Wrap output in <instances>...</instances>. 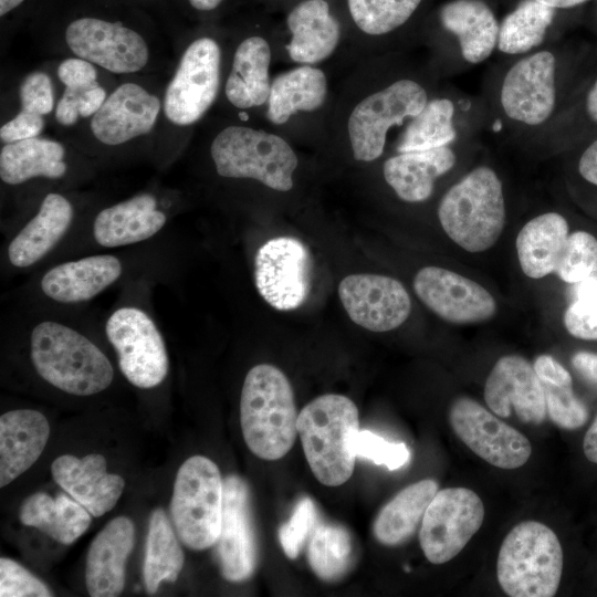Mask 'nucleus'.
<instances>
[{
  "label": "nucleus",
  "instance_id": "49530a36",
  "mask_svg": "<svg viewBox=\"0 0 597 597\" xmlns=\"http://www.w3.org/2000/svg\"><path fill=\"white\" fill-rule=\"evenodd\" d=\"M1 597H51V589L13 559L0 558Z\"/></svg>",
  "mask_w": 597,
  "mask_h": 597
},
{
  "label": "nucleus",
  "instance_id": "f03ea898",
  "mask_svg": "<svg viewBox=\"0 0 597 597\" xmlns=\"http://www.w3.org/2000/svg\"><path fill=\"white\" fill-rule=\"evenodd\" d=\"M358 428V409L344 395H322L300 411L297 433L307 463L322 484L338 486L352 476L357 458L353 440Z\"/></svg>",
  "mask_w": 597,
  "mask_h": 597
},
{
  "label": "nucleus",
  "instance_id": "9b49d317",
  "mask_svg": "<svg viewBox=\"0 0 597 597\" xmlns=\"http://www.w3.org/2000/svg\"><path fill=\"white\" fill-rule=\"evenodd\" d=\"M480 496L467 488L438 491L421 521L419 542L427 559L443 564L455 557L484 520Z\"/></svg>",
  "mask_w": 597,
  "mask_h": 597
},
{
  "label": "nucleus",
  "instance_id": "0eeeda50",
  "mask_svg": "<svg viewBox=\"0 0 597 597\" xmlns=\"http://www.w3.org/2000/svg\"><path fill=\"white\" fill-rule=\"evenodd\" d=\"M426 88L411 78H399L360 96L345 119L352 156L362 163L378 159L388 132L418 115L428 103Z\"/></svg>",
  "mask_w": 597,
  "mask_h": 597
},
{
  "label": "nucleus",
  "instance_id": "c9c22d12",
  "mask_svg": "<svg viewBox=\"0 0 597 597\" xmlns=\"http://www.w3.org/2000/svg\"><path fill=\"white\" fill-rule=\"evenodd\" d=\"M176 534L165 511L156 509L151 512L143 567L149 595L155 594L163 582H176L182 569L185 557Z\"/></svg>",
  "mask_w": 597,
  "mask_h": 597
},
{
  "label": "nucleus",
  "instance_id": "6e6552de",
  "mask_svg": "<svg viewBox=\"0 0 597 597\" xmlns=\"http://www.w3.org/2000/svg\"><path fill=\"white\" fill-rule=\"evenodd\" d=\"M223 512V479L217 464L202 455L179 468L170 502L172 525L189 548L202 551L218 541Z\"/></svg>",
  "mask_w": 597,
  "mask_h": 597
},
{
  "label": "nucleus",
  "instance_id": "a878e982",
  "mask_svg": "<svg viewBox=\"0 0 597 597\" xmlns=\"http://www.w3.org/2000/svg\"><path fill=\"white\" fill-rule=\"evenodd\" d=\"M122 273L121 261L109 254L64 262L41 280L43 293L60 303L87 301L114 283Z\"/></svg>",
  "mask_w": 597,
  "mask_h": 597
},
{
  "label": "nucleus",
  "instance_id": "f704fd0d",
  "mask_svg": "<svg viewBox=\"0 0 597 597\" xmlns=\"http://www.w3.org/2000/svg\"><path fill=\"white\" fill-rule=\"evenodd\" d=\"M437 492V482L426 479L397 493L374 522L373 532L377 541L388 546L406 542L416 532Z\"/></svg>",
  "mask_w": 597,
  "mask_h": 597
},
{
  "label": "nucleus",
  "instance_id": "f8f14e48",
  "mask_svg": "<svg viewBox=\"0 0 597 597\" xmlns=\"http://www.w3.org/2000/svg\"><path fill=\"white\" fill-rule=\"evenodd\" d=\"M106 336L126 379L138 388L158 386L168 373V355L160 332L142 310L122 307L106 322Z\"/></svg>",
  "mask_w": 597,
  "mask_h": 597
},
{
  "label": "nucleus",
  "instance_id": "9d476101",
  "mask_svg": "<svg viewBox=\"0 0 597 597\" xmlns=\"http://www.w3.org/2000/svg\"><path fill=\"white\" fill-rule=\"evenodd\" d=\"M64 40L74 56L112 74L139 73L150 61L147 40L118 21L95 17L75 19L66 27Z\"/></svg>",
  "mask_w": 597,
  "mask_h": 597
},
{
  "label": "nucleus",
  "instance_id": "7ed1b4c3",
  "mask_svg": "<svg viewBox=\"0 0 597 597\" xmlns=\"http://www.w3.org/2000/svg\"><path fill=\"white\" fill-rule=\"evenodd\" d=\"M31 359L44 380L71 395L101 392L114 377L108 358L94 343L56 322H42L33 328Z\"/></svg>",
  "mask_w": 597,
  "mask_h": 597
},
{
  "label": "nucleus",
  "instance_id": "ddd939ff",
  "mask_svg": "<svg viewBox=\"0 0 597 597\" xmlns=\"http://www.w3.org/2000/svg\"><path fill=\"white\" fill-rule=\"evenodd\" d=\"M312 259L297 239L276 237L256 252L254 282L262 298L280 311L301 306L311 290Z\"/></svg>",
  "mask_w": 597,
  "mask_h": 597
},
{
  "label": "nucleus",
  "instance_id": "de8ad7c7",
  "mask_svg": "<svg viewBox=\"0 0 597 597\" xmlns=\"http://www.w3.org/2000/svg\"><path fill=\"white\" fill-rule=\"evenodd\" d=\"M21 109L45 116L55 109L53 82L49 74L34 71L28 74L19 87Z\"/></svg>",
  "mask_w": 597,
  "mask_h": 597
},
{
  "label": "nucleus",
  "instance_id": "e433bc0d",
  "mask_svg": "<svg viewBox=\"0 0 597 597\" xmlns=\"http://www.w3.org/2000/svg\"><path fill=\"white\" fill-rule=\"evenodd\" d=\"M555 17V9L537 0H522L500 24L498 49L522 54L538 46Z\"/></svg>",
  "mask_w": 597,
  "mask_h": 597
},
{
  "label": "nucleus",
  "instance_id": "a18cd8bd",
  "mask_svg": "<svg viewBox=\"0 0 597 597\" xmlns=\"http://www.w3.org/2000/svg\"><path fill=\"white\" fill-rule=\"evenodd\" d=\"M316 519L314 502L307 496L301 499L290 520L279 530V540L287 557L293 559L301 553L316 526Z\"/></svg>",
  "mask_w": 597,
  "mask_h": 597
},
{
  "label": "nucleus",
  "instance_id": "2eb2a0df",
  "mask_svg": "<svg viewBox=\"0 0 597 597\" xmlns=\"http://www.w3.org/2000/svg\"><path fill=\"white\" fill-rule=\"evenodd\" d=\"M556 60L540 51L510 67L501 87V105L506 116L530 126L546 122L555 107Z\"/></svg>",
  "mask_w": 597,
  "mask_h": 597
},
{
  "label": "nucleus",
  "instance_id": "13d9d810",
  "mask_svg": "<svg viewBox=\"0 0 597 597\" xmlns=\"http://www.w3.org/2000/svg\"><path fill=\"white\" fill-rule=\"evenodd\" d=\"M586 109L589 117L597 123V80L591 86L587 98H586Z\"/></svg>",
  "mask_w": 597,
  "mask_h": 597
},
{
  "label": "nucleus",
  "instance_id": "f257e3e1",
  "mask_svg": "<svg viewBox=\"0 0 597 597\" xmlns=\"http://www.w3.org/2000/svg\"><path fill=\"white\" fill-rule=\"evenodd\" d=\"M294 392L285 374L270 364L252 367L244 378L240 422L250 451L263 460H279L297 434Z\"/></svg>",
  "mask_w": 597,
  "mask_h": 597
},
{
  "label": "nucleus",
  "instance_id": "4c0bfd02",
  "mask_svg": "<svg viewBox=\"0 0 597 597\" xmlns=\"http://www.w3.org/2000/svg\"><path fill=\"white\" fill-rule=\"evenodd\" d=\"M454 106L448 98L428 101L412 117L397 143V153L427 150L448 146L457 137L453 126Z\"/></svg>",
  "mask_w": 597,
  "mask_h": 597
},
{
  "label": "nucleus",
  "instance_id": "c03bdc74",
  "mask_svg": "<svg viewBox=\"0 0 597 597\" xmlns=\"http://www.w3.org/2000/svg\"><path fill=\"white\" fill-rule=\"evenodd\" d=\"M353 448L356 457L368 459L389 470L404 467L410 459L409 449L404 442L388 441L369 430L356 432Z\"/></svg>",
  "mask_w": 597,
  "mask_h": 597
},
{
  "label": "nucleus",
  "instance_id": "37998d69",
  "mask_svg": "<svg viewBox=\"0 0 597 597\" xmlns=\"http://www.w3.org/2000/svg\"><path fill=\"white\" fill-rule=\"evenodd\" d=\"M546 413L559 428L575 430L584 426L588 419V410L585 404L576 397L573 384L552 385L542 383Z\"/></svg>",
  "mask_w": 597,
  "mask_h": 597
},
{
  "label": "nucleus",
  "instance_id": "6e6d98bb",
  "mask_svg": "<svg viewBox=\"0 0 597 597\" xmlns=\"http://www.w3.org/2000/svg\"><path fill=\"white\" fill-rule=\"evenodd\" d=\"M578 170L585 180L597 186V139L583 153Z\"/></svg>",
  "mask_w": 597,
  "mask_h": 597
},
{
  "label": "nucleus",
  "instance_id": "5701e85b",
  "mask_svg": "<svg viewBox=\"0 0 597 597\" xmlns=\"http://www.w3.org/2000/svg\"><path fill=\"white\" fill-rule=\"evenodd\" d=\"M289 57L298 65H317L334 54L342 29L325 0H304L286 18Z\"/></svg>",
  "mask_w": 597,
  "mask_h": 597
},
{
  "label": "nucleus",
  "instance_id": "cd10ccee",
  "mask_svg": "<svg viewBox=\"0 0 597 597\" xmlns=\"http://www.w3.org/2000/svg\"><path fill=\"white\" fill-rule=\"evenodd\" d=\"M455 164V154L448 147L397 153L383 166L386 182L406 202L426 201L434 189L436 179Z\"/></svg>",
  "mask_w": 597,
  "mask_h": 597
},
{
  "label": "nucleus",
  "instance_id": "bf43d9fd",
  "mask_svg": "<svg viewBox=\"0 0 597 597\" xmlns=\"http://www.w3.org/2000/svg\"><path fill=\"white\" fill-rule=\"evenodd\" d=\"M188 2L198 11L208 12L218 8L222 0H188Z\"/></svg>",
  "mask_w": 597,
  "mask_h": 597
},
{
  "label": "nucleus",
  "instance_id": "bb28decb",
  "mask_svg": "<svg viewBox=\"0 0 597 597\" xmlns=\"http://www.w3.org/2000/svg\"><path fill=\"white\" fill-rule=\"evenodd\" d=\"M166 223L150 193L136 195L98 212L93 224L96 242L114 248L140 242L153 237Z\"/></svg>",
  "mask_w": 597,
  "mask_h": 597
},
{
  "label": "nucleus",
  "instance_id": "4be33fe9",
  "mask_svg": "<svg viewBox=\"0 0 597 597\" xmlns=\"http://www.w3.org/2000/svg\"><path fill=\"white\" fill-rule=\"evenodd\" d=\"M135 544V525L126 516L109 521L92 541L85 567L92 597H115L125 586L126 562Z\"/></svg>",
  "mask_w": 597,
  "mask_h": 597
},
{
  "label": "nucleus",
  "instance_id": "423d86ee",
  "mask_svg": "<svg viewBox=\"0 0 597 597\" xmlns=\"http://www.w3.org/2000/svg\"><path fill=\"white\" fill-rule=\"evenodd\" d=\"M563 573L558 537L537 521L516 524L504 537L496 562L503 591L512 597H552Z\"/></svg>",
  "mask_w": 597,
  "mask_h": 597
},
{
  "label": "nucleus",
  "instance_id": "603ef678",
  "mask_svg": "<svg viewBox=\"0 0 597 597\" xmlns=\"http://www.w3.org/2000/svg\"><path fill=\"white\" fill-rule=\"evenodd\" d=\"M80 94L64 88L54 109L55 119L61 126H73L81 118L78 113Z\"/></svg>",
  "mask_w": 597,
  "mask_h": 597
},
{
  "label": "nucleus",
  "instance_id": "09e8293b",
  "mask_svg": "<svg viewBox=\"0 0 597 597\" xmlns=\"http://www.w3.org/2000/svg\"><path fill=\"white\" fill-rule=\"evenodd\" d=\"M56 73L64 88L75 93H83L100 84L95 65L81 57L63 60Z\"/></svg>",
  "mask_w": 597,
  "mask_h": 597
},
{
  "label": "nucleus",
  "instance_id": "680f3d73",
  "mask_svg": "<svg viewBox=\"0 0 597 597\" xmlns=\"http://www.w3.org/2000/svg\"><path fill=\"white\" fill-rule=\"evenodd\" d=\"M23 2L24 0H0V15L4 17Z\"/></svg>",
  "mask_w": 597,
  "mask_h": 597
},
{
  "label": "nucleus",
  "instance_id": "dca6fc26",
  "mask_svg": "<svg viewBox=\"0 0 597 597\" xmlns=\"http://www.w3.org/2000/svg\"><path fill=\"white\" fill-rule=\"evenodd\" d=\"M338 296L350 320L371 332L397 328L411 312L405 286L386 275L350 274L339 282Z\"/></svg>",
  "mask_w": 597,
  "mask_h": 597
},
{
  "label": "nucleus",
  "instance_id": "1a4fd4ad",
  "mask_svg": "<svg viewBox=\"0 0 597 597\" xmlns=\"http://www.w3.org/2000/svg\"><path fill=\"white\" fill-rule=\"evenodd\" d=\"M222 51L210 36L188 44L163 96V113L175 126L199 122L214 104L221 86Z\"/></svg>",
  "mask_w": 597,
  "mask_h": 597
},
{
  "label": "nucleus",
  "instance_id": "a211bd4d",
  "mask_svg": "<svg viewBox=\"0 0 597 597\" xmlns=\"http://www.w3.org/2000/svg\"><path fill=\"white\" fill-rule=\"evenodd\" d=\"M217 553L222 576L232 583L247 580L258 563V545L251 513L250 490L235 474L223 480V512Z\"/></svg>",
  "mask_w": 597,
  "mask_h": 597
},
{
  "label": "nucleus",
  "instance_id": "8fccbe9b",
  "mask_svg": "<svg viewBox=\"0 0 597 597\" xmlns=\"http://www.w3.org/2000/svg\"><path fill=\"white\" fill-rule=\"evenodd\" d=\"M44 125V116L20 109L1 126L0 139L4 145L39 137Z\"/></svg>",
  "mask_w": 597,
  "mask_h": 597
},
{
  "label": "nucleus",
  "instance_id": "aec40b11",
  "mask_svg": "<svg viewBox=\"0 0 597 597\" xmlns=\"http://www.w3.org/2000/svg\"><path fill=\"white\" fill-rule=\"evenodd\" d=\"M484 399L502 418L512 409L525 423L540 425L546 417L542 381L533 365L519 355H505L495 363L485 381Z\"/></svg>",
  "mask_w": 597,
  "mask_h": 597
},
{
  "label": "nucleus",
  "instance_id": "20e7f679",
  "mask_svg": "<svg viewBox=\"0 0 597 597\" xmlns=\"http://www.w3.org/2000/svg\"><path fill=\"white\" fill-rule=\"evenodd\" d=\"M438 218L447 235L468 252L490 249L505 223L502 182L488 166H479L442 197Z\"/></svg>",
  "mask_w": 597,
  "mask_h": 597
},
{
  "label": "nucleus",
  "instance_id": "864d4df0",
  "mask_svg": "<svg viewBox=\"0 0 597 597\" xmlns=\"http://www.w3.org/2000/svg\"><path fill=\"white\" fill-rule=\"evenodd\" d=\"M107 96L106 90L101 84L81 93L78 95L80 117L91 118L102 107Z\"/></svg>",
  "mask_w": 597,
  "mask_h": 597
},
{
  "label": "nucleus",
  "instance_id": "2f4dec72",
  "mask_svg": "<svg viewBox=\"0 0 597 597\" xmlns=\"http://www.w3.org/2000/svg\"><path fill=\"white\" fill-rule=\"evenodd\" d=\"M568 223L556 212H546L526 222L516 238L522 271L532 279L554 273L568 238Z\"/></svg>",
  "mask_w": 597,
  "mask_h": 597
},
{
  "label": "nucleus",
  "instance_id": "7c9ffc66",
  "mask_svg": "<svg viewBox=\"0 0 597 597\" xmlns=\"http://www.w3.org/2000/svg\"><path fill=\"white\" fill-rule=\"evenodd\" d=\"M73 219V207L60 193L51 192L43 199L38 213L13 238L8 255L12 265L27 268L51 251L67 231Z\"/></svg>",
  "mask_w": 597,
  "mask_h": 597
},
{
  "label": "nucleus",
  "instance_id": "052dcab7",
  "mask_svg": "<svg viewBox=\"0 0 597 597\" xmlns=\"http://www.w3.org/2000/svg\"><path fill=\"white\" fill-rule=\"evenodd\" d=\"M554 9H566L582 4L588 0H537Z\"/></svg>",
  "mask_w": 597,
  "mask_h": 597
},
{
  "label": "nucleus",
  "instance_id": "4d7b16f0",
  "mask_svg": "<svg viewBox=\"0 0 597 597\" xmlns=\"http://www.w3.org/2000/svg\"><path fill=\"white\" fill-rule=\"evenodd\" d=\"M583 450L585 457L597 464V416L585 433L583 440Z\"/></svg>",
  "mask_w": 597,
  "mask_h": 597
},
{
  "label": "nucleus",
  "instance_id": "79ce46f5",
  "mask_svg": "<svg viewBox=\"0 0 597 597\" xmlns=\"http://www.w3.org/2000/svg\"><path fill=\"white\" fill-rule=\"evenodd\" d=\"M578 290L565 311L564 325L576 338L597 341V280L580 282Z\"/></svg>",
  "mask_w": 597,
  "mask_h": 597
},
{
  "label": "nucleus",
  "instance_id": "6ab92c4d",
  "mask_svg": "<svg viewBox=\"0 0 597 597\" xmlns=\"http://www.w3.org/2000/svg\"><path fill=\"white\" fill-rule=\"evenodd\" d=\"M161 112L158 95L136 82H124L90 118V130L98 143L121 146L148 135Z\"/></svg>",
  "mask_w": 597,
  "mask_h": 597
},
{
  "label": "nucleus",
  "instance_id": "58836bf2",
  "mask_svg": "<svg viewBox=\"0 0 597 597\" xmlns=\"http://www.w3.org/2000/svg\"><path fill=\"white\" fill-rule=\"evenodd\" d=\"M353 541L342 525L316 524L308 543V563L313 572L323 580L341 578L350 568Z\"/></svg>",
  "mask_w": 597,
  "mask_h": 597
},
{
  "label": "nucleus",
  "instance_id": "c85d7f7f",
  "mask_svg": "<svg viewBox=\"0 0 597 597\" xmlns=\"http://www.w3.org/2000/svg\"><path fill=\"white\" fill-rule=\"evenodd\" d=\"M328 81L316 65H298L272 80L266 103V118L275 125L286 124L300 113H313L326 103Z\"/></svg>",
  "mask_w": 597,
  "mask_h": 597
},
{
  "label": "nucleus",
  "instance_id": "c756f323",
  "mask_svg": "<svg viewBox=\"0 0 597 597\" xmlns=\"http://www.w3.org/2000/svg\"><path fill=\"white\" fill-rule=\"evenodd\" d=\"M442 27L458 38L463 59L478 64L498 48L500 24L483 0H451L439 11Z\"/></svg>",
  "mask_w": 597,
  "mask_h": 597
},
{
  "label": "nucleus",
  "instance_id": "5fc2aeb1",
  "mask_svg": "<svg viewBox=\"0 0 597 597\" xmlns=\"http://www.w3.org/2000/svg\"><path fill=\"white\" fill-rule=\"evenodd\" d=\"M572 364L585 379L597 384V354L578 352L572 357Z\"/></svg>",
  "mask_w": 597,
  "mask_h": 597
},
{
  "label": "nucleus",
  "instance_id": "393cba45",
  "mask_svg": "<svg viewBox=\"0 0 597 597\" xmlns=\"http://www.w3.org/2000/svg\"><path fill=\"white\" fill-rule=\"evenodd\" d=\"M272 49L261 35L243 39L234 50L224 83L228 103L240 111L266 105L272 80Z\"/></svg>",
  "mask_w": 597,
  "mask_h": 597
},
{
  "label": "nucleus",
  "instance_id": "a19ab883",
  "mask_svg": "<svg viewBox=\"0 0 597 597\" xmlns=\"http://www.w3.org/2000/svg\"><path fill=\"white\" fill-rule=\"evenodd\" d=\"M597 269V240L585 231L568 235L554 273L567 283H580Z\"/></svg>",
  "mask_w": 597,
  "mask_h": 597
},
{
  "label": "nucleus",
  "instance_id": "473e14b6",
  "mask_svg": "<svg viewBox=\"0 0 597 597\" xmlns=\"http://www.w3.org/2000/svg\"><path fill=\"white\" fill-rule=\"evenodd\" d=\"M65 154L61 143L41 137L4 144L0 150V178L8 185L38 177L60 179L67 170Z\"/></svg>",
  "mask_w": 597,
  "mask_h": 597
},
{
  "label": "nucleus",
  "instance_id": "b1692460",
  "mask_svg": "<svg viewBox=\"0 0 597 597\" xmlns=\"http://www.w3.org/2000/svg\"><path fill=\"white\" fill-rule=\"evenodd\" d=\"M50 437L45 416L17 409L0 417V486L25 472L39 459Z\"/></svg>",
  "mask_w": 597,
  "mask_h": 597
},
{
  "label": "nucleus",
  "instance_id": "72a5a7b5",
  "mask_svg": "<svg viewBox=\"0 0 597 597\" xmlns=\"http://www.w3.org/2000/svg\"><path fill=\"white\" fill-rule=\"evenodd\" d=\"M91 515L71 495L59 494L53 499L43 492L28 496L19 511L22 524L36 527L64 545L72 544L85 533Z\"/></svg>",
  "mask_w": 597,
  "mask_h": 597
},
{
  "label": "nucleus",
  "instance_id": "39448f33",
  "mask_svg": "<svg viewBox=\"0 0 597 597\" xmlns=\"http://www.w3.org/2000/svg\"><path fill=\"white\" fill-rule=\"evenodd\" d=\"M210 157L223 178L253 179L270 189L287 192L298 158L282 136L248 125H229L211 140Z\"/></svg>",
  "mask_w": 597,
  "mask_h": 597
},
{
  "label": "nucleus",
  "instance_id": "f3484780",
  "mask_svg": "<svg viewBox=\"0 0 597 597\" xmlns=\"http://www.w3.org/2000/svg\"><path fill=\"white\" fill-rule=\"evenodd\" d=\"M413 290L428 308L449 323H480L496 312L495 300L486 289L443 268L419 270Z\"/></svg>",
  "mask_w": 597,
  "mask_h": 597
},
{
  "label": "nucleus",
  "instance_id": "4468645a",
  "mask_svg": "<svg viewBox=\"0 0 597 597\" xmlns=\"http://www.w3.org/2000/svg\"><path fill=\"white\" fill-rule=\"evenodd\" d=\"M451 428L476 455L500 469H516L532 453L528 439L471 398L455 399L449 411Z\"/></svg>",
  "mask_w": 597,
  "mask_h": 597
},
{
  "label": "nucleus",
  "instance_id": "3c124183",
  "mask_svg": "<svg viewBox=\"0 0 597 597\" xmlns=\"http://www.w3.org/2000/svg\"><path fill=\"white\" fill-rule=\"evenodd\" d=\"M533 367L542 383L552 385L573 384L572 376L567 369L549 355H540L535 359Z\"/></svg>",
  "mask_w": 597,
  "mask_h": 597
},
{
  "label": "nucleus",
  "instance_id": "ea45409f",
  "mask_svg": "<svg viewBox=\"0 0 597 597\" xmlns=\"http://www.w3.org/2000/svg\"><path fill=\"white\" fill-rule=\"evenodd\" d=\"M422 0H347L355 27L365 35L383 36L402 27Z\"/></svg>",
  "mask_w": 597,
  "mask_h": 597
},
{
  "label": "nucleus",
  "instance_id": "412c9836",
  "mask_svg": "<svg viewBox=\"0 0 597 597\" xmlns=\"http://www.w3.org/2000/svg\"><path fill=\"white\" fill-rule=\"evenodd\" d=\"M54 481L93 516L111 511L119 500L124 479L107 472L106 459L98 453L84 458L63 454L51 465Z\"/></svg>",
  "mask_w": 597,
  "mask_h": 597
}]
</instances>
